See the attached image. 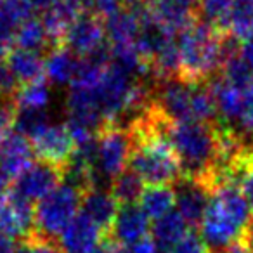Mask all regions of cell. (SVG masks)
I'll use <instances>...</instances> for the list:
<instances>
[{
    "label": "cell",
    "instance_id": "obj_1",
    "mask_svg": "<svg viewBox=\"0 0 253 253\" xmlns=\"http://www.w3.org/2000/svg\"><path fill=\"white\" fill-rule=\"evenodd\" d=\"M165 134L180 163L182 177L213 191L220 180V122H165Z\"/></svg>",
    "mask_w": 253,
    "mask_h": 253
},
{
    "label": "cell",
    "instance_id": "obj_2",
    "mask_svg": "<svg viewBox=\"0 0 253 253\" xmlns=\"http://www.w3.org/2000/svg\"><path fill=\"white\" fill-rule=\"evenodd\" d=\"M179 75L187 84H208L218 77L225 61L234 56L239 42L231 33H220L196 18L177 35Z\"/></svg>",
    "mask_w": 253,
    "mask_h": 253
},
{
    "label": "cell",
    "instance_id": "obj_3",
    "mask_svg": "<svg viewBox=\"0 0 253 253\" xmlns=\"http://www.w3.org/2000/svg\"><path fill=\"white\" fill-rule=\"evenodd\" d=\"M252 208L234 182L218 184L211 191L200 222V238L211 253H225L243 239Z\"/></svg>",
    "mask_w": 253,
    "mask_h": 253
},
{
    "label": "cell",
    "instance_id": "obj_4",
    "mask_svg": "<svg viewBox=\"0 0 253 253\" xmlns=\"http://www.w3.org/2000/svg\"><path fill=\"white\" fill-rule=\"evenodd\" d=\"M151 104L167 122L218 120L208 84H187L180 78L153 82Z\"/></svg>",
    "mask_w": 253,
    "mask_h": 253
},
{
    "label": "cell",
    "instance_id": "obj_5",
    "mask_svg": "<svg viewBox=\"0 0 253 253\" xmlns=\"http://www.w3.org/2000/svg\"><path fill=\"white\" fill-rule=\"evenodd\" d=\"M82 193L66 182H61L52 193L35 205V232L40 238L57 241L64 229L80 213Z\"/></svg>",
    "mask_w": 253,
    "mask_h": 253
},
{
    "label": "cell",
    "instance_id": "obj_6",
    "mask_svg": "<svg viewBox=\"0 0 253 253\" xmlns=\"http://www.w3.org/2000/svg\"><path fill=\"white\" fill-rule=\"evenodd\" d=\"M130 156V134L125 125L104 122L95 132V169L101 184L108 182L125 172Z\"/></svg>",
    "mask_w": 253,
    "mask_h": 253
},
{
    "label": "cell",
    "instance_id": "obj_7",
    "mask_svg": "<svg viewBox=\"0 0 253 253\" xmlns=\"http://www.w3.org/2000/svg\"><path fill=\"white\" fill-rule=\"evenodd\" d=\"M37 162L64 170L70 165L77 144L66 123H47L28 139Z\"/></svg>",
    "mask_w": 253,
    "mask_h": 253
},
{
    "label": "cell",
    "instance_id": "obj_8",
    "mask_svg": "<svg viewBox=\"0 0 253 253\" xmlns=\"http://www.w3.org/2000/svg\"><path fill=\"white\" fill-rule=\"evenodd\" d=\"M61 45L77 59L95 56L109 47L104 21L92 12H85L68 28Z\"/></svg>",
    "mask_w": 253,
    "mask_h": 253
},
{
    "label": "cell",
    "instance_id": "obj_9",
    "mask_svg": "<svg viewBox=\"0 0 253 253\" xmlns=\"http://www.w3.org/2000/svg\"><path fill=\"white\" fill-rule=\"evenodd\" d=\"M35 232V205L14 191L0 196V234L9 239L26 241Z\"/></svg>",
    "mask_w": 253,
    "mask_h": 253
},
{
    "label": "cell",
    "instance_id": "obj_10",
    "mask_svg": "<svg viewBox=\"0 0 253 253\" xmlns=\"http://www.w3.org/2000/svg\"><path fill=\"white\" fill-rule=\"evenodd\" d=\"M61 182H63V170L35 160L14 180L12 191L30 203H39L42 198L52 193Z\"/></svg>",
    "mask_w": 253,
    "mask_h": 253
},
{
    "label": "cell",
    "instance_id": "obj_11",
    "mask_svg": "<svg viewBox=\"0 0 253 253\" xmlns=\"http://www.w3.org/2000/svg\"><path fill=\"white\" fill-rule=\"evenodd\" d=\"M149 231H151V224H149L146 213L141 210V207L137 203L123 205V207H118L116 217L106 238H109L122 248H128V246L149 238Z\"/></svg>",
    "mask_w": 253,
    "mask_h": 253
},
{
    "label": "cell",
    "instance_id": "obj_12",
    "mask_svg": "<svg viewBox=\"0 0 253 253\" xmlns=\"http://www.w3.org/2000/svg\"><path fill=\"white\" fill-rule=\"evenodd\" d=\"M173 189H175V210L189 227H198L207 211L211 191L205 184L187 177H180Z\"/></svg>",
    "mask_w": 253,
    "mask_h": 253
},
{
    "label": "cell",
    "instance_id": "obj_13",
    "mask_svg": "<svg viewBox=\"0 0 253 253\" xmlns=\"http://www.w3.org/2000/svg\"><path fill=\"white\" fill-rule=\"evenodd\" d=\"M106 236L108 234L97 224L80 211L64 229L57 243L64 253H92L101 246Z\"/></svg>",
    "mask_w": 253,
    "mask_h": 253
},
{
    "label": "cell",
    "instance_id": "obj_14",
    "mask_svg": "<svg viewBox=\"0 0 253 253\" xmlns=\"http://www.w3.org/2000/svg\"><path fill=\"white\" fill-rule=\"evenodd\" d=\"M33 162L35 155L25 135L19 132H9L0 137V167L11 180L18 179Z\"/></svg>",
    "mask_w": 253,
    "mask_h": 253
},
{
    "label": "cell",
    "instance_id": "obj_15",
    "mask_svg": "<svg viewBox=\"0 0 253 253\" xmlns=\"http://www.w3.org/2000/svg\"><path fill=\"white\" fill-rule=\"evenodd\" d=\"M33 16L26 0H0V57L7 59L14 49V39L19 26Z\"/></svg>",
    "mask_w": 253,
    "mask_h": 253
},
{
    "label": "cell",
    "instance_id": "obj_16",
    "mask_svg": "<svg viewBox=\"0 0 253 253\" xmlns=\"http://www.w3.org/2000/svg\"><path fill=\"white\" fill-rule=\"evenodd\" d=\"M80 211L85 217L90 218L94 224H97L108 234L109 227H111L113 220L116 217V211H118V203L111 196L109 189H99V187H95V189L84 193Z\"/></svg>",
    "mask_w": 253,
    "mask_h": 253
},
{
    "label": "cell",
    "instance_id": "obj_17",
    "mask_svg": "<svg viewBox=\"0 0 253 253\" xmlns=\"http://www.w3.org/2000/svg\"><path fill=\"white\" fill-rule=\"evenodd\" d=\"M7 66L19 87L47 80L42 54L30 52V50L16 49L14 47L7 56Z\"/></svg>",
    "mask_w": 253,
    "mask_h": 253
},
{
    "label": "cell",
    "instance_id": "obj_18",
    "mask_svg": "<svg viewBox=\"0 0 253 253\" xmlns=\"http://www.w3.org/2000/svg\"><path fill=\"white\" fill-rule=\"evenodd\" d=\"M189 225L187 222L180 217L177 210H172L170 213L163 215L162 218L155 220L151 227V239L156 243L160 250L169 252L170 248L177 245L184 236L189 232Z\"/></svg>",
    "mask_w": 253,
    "mask_h": 253
},
{
    "label": "cell",
    "instance_id": "obj_19",
    "mask_svg": "<svg viewBox=\"0 0 253 253\" xmlns=\"http://www.w3.org/2000/svg\"><path fill=\"white\" fill-rule=\"evenodd\" d=\"M137 205L149 220H158L175 207V189L173 186H146Z\"/></svg>",
    "mask_w": 253,
    "mask_h": 253
},
{
    "label": "cell",
    "instance_id": "obj_20",
    "mask_svg": "<svg viewBox=\"0 0 253 253\" xmlns=\"http://www.w3.org/2000/svg\"><path fill=\"white\" fill-rule=\"evenodd\" d=\"M78 59L66 50L63 45H56L43 56V66H45V78L52 84H68L73 80L77 71Z\"/></svg>",
    "mask_w": 253,
    "mask_h": 253
},
{
    "label": "cell",
    "instance_id": "obj_21",
    "mask_svg": "<svg viewBox=\"0 0 253 253\" xmlns=\"http://www.w3.org/2000/svg\"><path fill=\"white\" fill-rule=\"evenodd\" d=\"M14 47L16 49L30 50V52H37L45 56L54 45L50 42L49 35H47L45 28H43L42 19L32 16V18H28L19 26L14 39Z\"/></svg>",
    "mask_w": 253,
    "mask_h": 253
},
{
    "label": "cell",
    "instance_id": "obj_22",
    "mask_svg": "<svg viewBox=\"0 0 253 253\" xmlns=\"http://www.w3.org/2000/svg\"><path fill=\"white\" fill-rule=\"evenodd\" d=\"M234 0H200L196 16L220 33H229Z\"/></svg>",
    "mask_w": 253,
    "mask_h": 253
},
{
    "label": "cell",
    "instance_id": "obj_23",
    "mask_svg": "<svg viewBox=\"0 0 253 253\" xmlns=\"http://www.w3.org/2000/svg\"><path fill=\"white\" fill-rule=\"evenodd\" d=\"M144 187H146L144 182H142L132 170L126 169L125 172L120 173L116 179L111 180V184H109V193L115 198L118 207H123V205L139 203V198H141Z\"/></svg>",
    "mask_w": 253,
    "mask_h": 253
},
{
    "label": "cell",
    "instance_id": "obj_24",
    "mask_svg": "<svg viewBox=\"0 0 253 253\" xmlns=\"http://www.w3.org/2000/svg\"><path fill=\"white\" fill-rule=\"evenodd\" d=\"M49 102V87L47 80L37 84L23 85L14 95V104L18 111H43Z\"/></svg>",
    "mask_w": 253,
    "mask_h": 253
},
{
    "label": "cell",
    "instance_id": "obj_25",
    "mask_svg": "<svg viewBox=\"0 0 253 253\" xmlns=\"http://www.w3.org/2000/svg\"><path fill=\"white\" fill-rule=\"evenodd\" d=\"M229 33L238 42L253 40V0H234Z\"/></svg>",
    "mask_w": 253,
    "mask_h": 253
},
{
    "label": "cell",
    "instance_id": "obj_26",
    "mask_svg": "<svg viewBox=\"0 0 253 253\" xmlns=\"http://www.w3.org/2000/svg\"><path fill=\"white\" fill-rule=\"evenodd\" d=\"M231 180L238 184L245 200L248 201L250 208L253 210V142L232 167Z\"/></svg>",
    "mask_w": 253,
    "mask_h": 253
},
{
    "label": "cell",
    "instance_id": "obj_27",
    "mask_svg": "<svg viewBox=\"0 0 253 253\" xmlns=\"http://www.w3.org/2000/svg\"><path fill=\"white\" fill-rule=\"evenodd\" d=\"M18 108L14 104V99L0 97V137L12 132V126L16 125Z\"/></svg>",
    "mask_w": 253,
    "mask_h": 253
},
{
    "label": "cell",
    "instance_id": "obj_28",
    "mask_svg": "<svg viewBox=\"0 0 253 253\" xmlns=\"http://www.w3.org/2000/svg\"><path fill=\"white\" fill-rule=\"evenodd\" d=\"M169 253H207V246L198 232L189 231L173 248L169 250Z\"/></svg>",
    "mask_w": 253,
    "mask_h": 253
},
{
    "label": "cell",
    "instance_id": "obj_29",
    "mask_svg": "<svg viewBox=\"0 0 253 253\" xmlns=\"http://www.w3.org/2000/svg\"><path fill=\"white\" fill-rule=\"evenodd\" d=\"M19 85L14 80L11 70L7 66V59L0 57V97L4 99H14Z\"/></svg>",
    "mask_w": 253,
    "mask_h": 253
},
{
    "label": "cell",
    "instance_id": "obj_30",
    "mask_svg": "<svg viewBox=\"0 0 253 253\" xmlns=\"http://www.w3.org/2000/svg\"><path fill=\"white\" fill-rule=\"evenodd\" d=\"M26 243H28L30 252L32 253H64L57 241L40 238V236H37V234H33L30 239H26Z\"/></svg>",
    "mask_w": 253,
    "mask_h": 253
},
{
    "label": "cell",
    "instance_id": "obj_31",
    "mask_svg": "<svg viewBox=\"0 0 253 253\" xmlns=\"http://www.w3.org/2000/svg\"><path fill=\"white\" fill-rule=\"evenodd\" d=\"M238 125L239 132H243L245 135L253 134V95H246V102L238 118Z\"/></svg>",
    "mask_w": 253,
    "mask_h": 253
},
{
    "label": "cell",
    "instance_id": "obj_32",
    "mask_svg": "<svg viewBox=\"0 0 253 253\" xmlns=\"http://www.w3.org/2000/svg\"><path fill=\"white\" fill-rule=\"evenodd\" d=\"M241 241L245 243L246 246H250V248L253 250V215L250 217L248 225H246L245 234H243V239H241Z\"/></svg>",
    "mask_w": 253,
    "mask_h": 253
},
{
    "label": "cell",
    "instance_id": "obj_33",
    "mask_svg": "<svg viewBox=\"0 0 253 253\" xmlns=\"http://www.w3.org/2000/svg\"><path fill=\"white\" fill-rule=\"evenodd\" d=\"M14 248H16V243L12 239L0 234V253H14Z\"/></svg>",
    "mask_w": 253,
    "mask_h": 253
},
{
    "label": "cell",
    "instance_id": "obj_34",
    "mask_svg": "<svg viewBox=\"0 0 253 253\" xmlns=\"http://www.w3.org/2000/svg\"><path fill=\"white\" fill-rule=\"evenodd\" d=\"M11 182H12V180L9 179V175L4 172V170H2V167H0V196H4V194L7 193Z\"/></svg>",
    "mask_w": 253,
    "mask_h": 253
},
{
    "label": "cell",
    "instance_id": "obj_35",
    "mask_svg": "<svg viewBox=\"0 0 253 253\" xmlns=\"http://www.w3.org/2000/svg\"><path fill=\"white\" fill-rule=\"evenodd\" d=\"M115 248H116V243H113L109 238H106L104 241L101 243V246L92 253H115Z\"/></svg>",
    "mask_w": 253,
    "mask_h": 253
},
{
    "label": "cell",
    "instance_id": "obj_36",
    "mask_svg": "<svg viewBox=\"0 0 253 253\" xmlns=\"http://www.w3.org/2000/svg\"><path fill=\"white\" fill-rule=\"evenodd\" d=\"M225 253H253V250L250 246H246L243 241H239L238 245H234L232 248H229Z\"/></svg>",
    "mask_w": 253,
    "mask_h": 253
},
{
    "label": "cell",
    "instance_id": "obj_37",
    "mask_svg": "<svg viewBox=\"0 0 253 253\" xmlns=\"http://www.w3.org/2000/svg\"><path fill=\"white\" fill-rule=\"evenodd\" d=\"M180 5H184V7H187V9H191L193 12H196V7H198V2L200 0H177Z\"/></svg>",
    "mask_w": 253,
    "mask_h": 253
},
{
    "label": "cell",
    "instance_id": "obj_38",
    "mask_svg": "<svg viewBox=\"0 0 253 253\" xmlns=\"http://www.w3.org/2000/svg\"><path fill=\"white\" fill-rule=\"evenodd\" d=\"M144 2H146V4H148V2H151V0H144Z\"/></svg>",
    "mask_w": 253,
    "mask_h": 253
}]
</instances>
